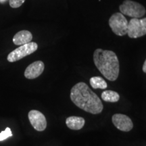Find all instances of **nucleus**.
Wrapping results in <instances>:
<instances>
[{
  "instance_id": "13",
  "label": "nucleus",
  "mask_w": 146,
  "mask_h": 146,
  "mask_svg": "<svg viewBox=\"0 0 146 146\" xmlns=\"http://www.w3.org/2000/svg\"><path fill=\"white\" fill-rule=\"evenodd\" d=\"M90 85L94 89H105L107 88L108 85L106 82L103 78L100 76H94L90 78Z\"/></svg>"
},
{
  "instance_id": "10",
  "label": "nucleus",
  "mask_w": 146,
  "mask_h": 146,
  "mask_svg": "<svg viewBox=\"0 0 146 146\" xmlns=\"http://www.w3.org/2000/svg\"><path fill=\"white\" fill-rule=\"evenodd\" d=\"M33 35L29 31L18 32L13 37V43L16 45H23L31 42Z\"/></svg>"
},
{
  "instance_id": "7",
  "label": "nucleus",
  "mask_w": 146,
  "mask_h": 146,
  "mask_svg": "<svg viewBox=\"0 0 146 146\" xmlns=\"http://www.w3.org/2000/svg\"><path fill=\"white\" fill-rule=\"evenodd\" d=\"M29 121L35 130L38 131H44L47 127V120L43 114L35 110L29 112Z\"/></svg>"
},
{
  "instance_id": "8",
  "label": "nucleus",
  "mask_w": 146,
  "mask_h": 146,
  "mask_svg": "<svg viewBox=\"0 0 146 146\" xmlns=\"http://www.w3.org/2000/svg\"><path fill=\"white\" fill-rule=\"evenodd\" d=\"M112 123L118 129L128 132L133 127L132 120L127 115L122 114H115L112 116Z\"/></svg>"
},
{
  "instance_id": "2",
  "label": "nucleus",
  "mask_w": 146,
  "mask_h": 146,
  "mask_svg": "<svg viewBox=\"0 0 146 146\" xmlns=\"http://www.w3.org/2000/svg\"><path fill=\"white\" fill-rule=\"evenodd\" d=\"M94 61L97 68L110 81H116L119 75V61L114 52L98 48L94 53Z\"/></svg>"
},
{
  "instance_id": "11",
  "label": "nucleus",
  "mask_w": 146,
  "mask_h": 146,
  "mask_svg": "<svg viewBox=\"0 0 146 146\" xmlns=\"http://www.w3.org/2000/svg\"><path fill=\"white\" fill-rule=\"evenodd\" d=\"M85 119L79 116H70L66 120V124L72 130H80L85 125Z\"/></svg>"
},
{
  "instance_id": "4",
  "label": "nucleus",
  "mask_w": 146,
  "mask_h": 146,
  "mask_svg": "<svg viewBox=\"0 0 146 146\" xmlns=\"http://www.w3.org/2000/svg\"><path fill=\"white\" fill-rule=\"evenodd\" d=\"M110 27L116 35L124 36L127 34L128 24L127 18L122 13H115L110 18L108 21Z\"/></svg>"
},
{
  "instance_id": "17",
  "label": "nucleus",
  "mask_w": 146,
  "mask_h": 146,
  "mask_svg": "<svg viewBox=\"0 0 146 146\" xmlns=\"http://www.w3.org/2000/svg\"><path fill=\"white\" fill-rule=\"evenodd\" d=\"M4 1H5V0H0V1H1V2H3Z\"/></svg>"
},
{
  "instance_id": "5",
  "label": "nucleus",
  "mask_w": 146,
  "mask_h": 146,
  "mask_svg": "<svg viewBox=\"0 0 146 146\" xmlns=\"http://www.w3.org/2000/svg\"><path fill=\"white\" fill-rule=\"evenodd\" d=\"M38 45L35 42H30L27 44L21 45V47H18L16 50L12 51L8 54V60L10 62H14L18 60L23 59V58L31 55L37 50Z\"/></svg>"
},
{
  "instance_id": "12",
  "label": "nucleus",
  "mask_w": 146,
  "mask_h": 146,
  "mask_svg": "<svg viewBox=\"0 0 146 146\" xmlns=\"http://www.w3.org/2000/svg\"><path fill=\"white\" fill-rule=\"evenodd\" d=\"M102 98L104 101L106 102H118L120 99V96L117 92L111 90L104 91L102 94Z\"/></svg>"
},
{
  "instance_id": "15",
  "label": "nucleus",
  "mask_w": 146,
  "mask_h": 146,
  "mask_svg": "<svg viewBox=\"0 0 146 146\" xmlns=\"http://www.w3.org/2000/svg\"><path fill=\"white\" fill-rule=\"evenodd\" d=\"M25 0H9L10 5L13 8H17L23 4Z\"/></svg>"
},
{
  "instance_id": "16",
  "label": "nucleus",
  "mask_w": 146,
  "mask_h": 146,
  "mask_svg": "<svg viewBox=\"0 0 146 146\" xmlns=\"http://www.w3.org/2000/svg\"><path fill=\"white\" fill-rule=\"evenodd\" d=\"M143 71L145 73H146V60H145V61L144 62V64L143 66Z\"/></svg>"
},
{
  "instance_id": "6",
  "label": "nucleus",
  "mask_w": 146,
  "mask_h": 146,
  "mask_svg": "<svg viewBox=\"0 0 146 146\" xmlns=\"http://www.w3.org/2000/svg\"><path fill=\"white\" fill-rule=\"evenodd\" d=\"M127 35L130 38L141 37L146 35V18H132L128 24Z\"/></svg>"
},
{
  "instance_id": "14",
  "label": "nucleus",
  "mask_w": 146,
  "mask_h": 146,
  "mask_svg": "<svg viewBox=\"0 0 146 146\" xmlns=\"http://www.w3.org/2000/svg\"><path fill=\"white\" fill-rule=\"evenodd\" d=\"M12 136V133L11 129L9 127H7L4 131L0 133V141H2L3 140L6 139L8 137Z\"/></svg>"
},
{
  "instance_id": "1",
  "label": "nucleus",
  "mask_w": 146,
  "mask_h": 146,
  "mask_svg": "<svg viewBox=\"0 0 146 146\" xmlns=\"http://www.w3.org/2000/svg\"><path fill=\"white\" fill-rule=\"evenodd\" d=\"M70 100L76 106L91 114H98L103 110L101 100L83 82L76 83L72 87L70 91Z\"/></svg>"
},
{
  "instance_id": "9",
  "label": "nucleus",
  "mask_w": 146,
  "mask_h": 146,
  "mask_svg": "<svg viewBox=\"0 0 146 146\" xmlns=\"http://www.w3.org/2000/svg\"><path fill=\"white\" fill-rule=\"evenodd\" d=\"M44 68V63L42 61L34 62L26 68L25 76L28 79H34L37 78L43 73Z\"/></svg>"
},
{
  "instance_id": "3",
  "label": "nucleus",
  "mask_w": 146,
  "mask_h": 146,
  "mask_svg": "<svg viewBox=\"0 0 146 146\" xmlns=\"http://www.w3.org/2000/svg\"><path fill=\"white\" fill-rule=\"evenodd\" d=\"M119 10L120 13L133 18H139L144 16L146 10L144 7L139 3L131 0H125L120 5Z\"/></svg>"
}]
</instances>
